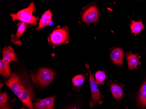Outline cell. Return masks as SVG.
<instances>
[{"mask_svg": "<svg viewBox=\"0 0 146 109\" xmlns=\"http://www.w3.org/2000/svg\"><path fill=\"white\" fill-rule=\"evenodd\" d=\"M28 78L24 75L14 73L5 84L29 109H34L32 102L34 97V92L32 83Z\"/></svg>", "mask_w": 146, "mask_h": 109, "instance_id": "obj_1", "label": "cell"}, {"mask_svg": "<svg viewBox=\"0 0 146 109\" xmlns=\"http://www.w3.org/2000/svg\"><path fill=\"white\" fill-rule=\"evenodd\" d=\"M36 10V5L33 2L30 3L27 8L19 11L16 14H11V16L13 21L19 20L22 22L29 24L32 25L37 24L39 18L33 15V13Z\"/></svg>", "mask_w": 146, "mask_h": 109, "instance_id": "obj_2", "label": "cell"}, {"mask_svg": "<svg viewBox=\"0 0 146 109\" xmlns=\"http://www.w3.org/2000/svg\"><path fill=\"white\" fill-rule=\"evenodd\" d=\"M55 77V73L50 69L41 68L37 72L31 75L33 82L42 87H46L51 83Z\"/></svg>", "mask_w": 146, "mask_h": 109, "instance_id": "obj_3", "label": "cell"}, {"mask_svg": "<svg viewBox=\"0 0 146 109\" xmlns=\"http://www.w3.org/2000/svg\"><path fill=\"white\" fill-rule=\"evenodd\" d=\"M69 33L68 27L56 28L52 31L48 38L49 44L56 46L62 44H67L69 41Z\"/></svg>", "mask_w": 146, "mask_h": 109, "instance_id": "obj_4", "label": "cell"}, {"mask_svg": "<svg viewBox=\"0 0 146 109\" xmlns=\"http://www.w3.org/2000/svg\"><path fill=\"white\" fill-rule=\"evenodd\" d=\"M85 65L89 73V82L92 97V100L90 102V106H92L97 102H99L100 104H101L102 98L101 94L98 89V85L94 77L91 73V71L89 70V65L87 64H85Z\"/></svg>", "mask_w": 146, "mask_h": 109, "instance_id": "obj_5", "label": "cell"}, {"mask_svg": "<svg viewBox=\"0 0 146 109\" xmlns=\"http://www.w3.org/2000/svg\"><path fill=\"white\" fill-rule=\"evenodd\" d=\"M99 13L96 6H92L88 8L83 14L82 19L87 23H95L98 19Z\"/></svg>", "mask_w": 146, "mask_h": 109, "instance_id": "obj_6", "label": "cell"}, {"mask_svg": "<svg viewBox=\"0 0 146 109\" xmlns=\"http://www.w3.org/2000/svg\"><path fill=\"white\" fill-rule=\"evenodd\" d=\"M55 96L39 100L34 104L36 109H54Z\"/></svg>", "mask_w": 146, "mask_h": 109, "instance_id": "obj_7", "label": "cell"}, {"mask_svg": "<svg viewBox=\"0 0 146 109\" xmlns=\"http://www.w3.org/2000/svg\"><path fill=\"white\" fill-rule=\"evenodd\" d=\"M3 60L5 63H9L12 61H17L18 58L14 49L12 47L9 46L5 47L2 50Z\"/></svg>", "mask_w": 146, "mask_h": 109, "instance_id": "obj_8", "label": "cell"}, {"mask_svg": "<svg viewBox=\"0 0 146 109\" xmlns=\"http://www.w3.org/2000/svg\"><path fill=\"white\" fill-rule=\"evenodd\" d=\"M28 25L25 23H19L18 25V28L15 35L11 36V41L15 45L21 46L22 42L20 40V38L26 30Z\"/></svg>", "mask_w": 146, "mask_h": 109, "instance_id": "obj_9", "label": "cell"}, {"mask_svg": "<svg viewBox=\"0 0 146 109\" xmlns=\"http://www.w3.org/2000/svg\"><path fill=\"white\" fill-rule=\"evenodd\" d=\"M111 59L114 63L121 65L123 63L124 59V53L123 50L119 48L114 49L111 54Z\"/></svg>", "mask_w": 146, "mask_h": 109, "instance_id": "obj_10", "label": "cell"}, {"mask_svg": "<svg viewBox=\"0 0 146 109\" xmlns=\"http://www.w3.org/2000/svg\"><path fill=\"white\" fill-rule=\"evenodd\" d=\"M52 15L50 10H48L44 12L41 17L39 22V25L36 28L37 30H40L47 26L52 21Z\"/></svg>", "mask_w": 146, "mask_h": 109, "instance_id": "obj_11", "label": "cell"}, {"mask_svg": "<svg viewBox=\"0 0 146 109\" xmlns=\"http://www.w3.org/2000/svg\"><path fill=\"white\" fill-rule=\"evenodd\" d=\"M141 57L139 56L138 54L128 53L127 54L128 65L129 69H133L137 68L139 64H141L139 61Z\"/></svg>", "mask_w": 146, "mask_h": 109, "instance_id": "obj_12", "label": "cell"}, {"mask_svg": "<svg viewBox=\"0 0 146 109\" xmlns=\"http://www.w3.org/2000/svg\"><path fill=\"white\" fill-rule=\"evenodd\" d=\"M138 103L142 108H146V81L140 89L138 97Z\"/></svg>", "mask_w": 146, "mask_h": 109, "instance_id": "obj_13", "label": "cell"}, {"mask_svg": "<svg viewBox=\"0 0 146 109\" xmlns=\"http://www.w3.org/2000/svg\"><path fill=\"white\" fill-rule=\"evenodd\" d=\"M0 74L6 78L11 77L12 75L10 63L1 59L0 60Z\"/></svg>", "mask_w": 146, "mask_h": 109, "instance_id": "obj_14", "label": "cell"}, {"mask_svg": "<svg viewBox=\"0 0 146 109\" xmlns=\"http://www.w3.org/2000/svg\"><path fill=\"white\" fill-rule=\"evenodd\" d=\"M110 90L113 96L117 100L121 99L123 96V89L118 84L111 83L110 85Z\"/></svg>", "mask_w": 146, "mask_h": 109, "instance_id": "obj_15", "label": "cell"}, {"mask_svg": "<svg viewBox=\"0 0 146 109\" xmlns=\"http://www.w3.org/2000/svg\"><path fill=\"white\" fill-rule=\"evenodd\" d=\"M130 28L132 33L137 35L144 29V25L141 21H133L130 24Z\"/></svg>", "mask_w": 146, "mask_h": 109, "instance_id": "obj_16", "label": "cell"}, {"mask_svg": "<svg viewBox=\"0 0 146 109\" xmlns=\"http://www.w3.org/2000/svg\"><path fill=\"white\" fill-rule=\"evenodd\" d=\"M84 81V77L82 75H78L73 78L72 82L75 87H79L83 84Z\"/></svg>", "mask_w": 146, "mask_h": 109, "instance_id": "obj_17", "label": "cell"}, {"mask_svg": "<svg viewBox=\"0 0 146 109\" xmlns=\"http://www.w3.org/2000/svg\"><path fill=\"white\" fill-rule=\"evenodd\" d=\"M96 82L98 85L104 83L106 79V73L102 71H98L95 74Z\"/></svg>", "mask_w": 146, "mask_h": 109, "instance_id": "obj_18", "label": "cell"}, {"mask_svg": "<svg viewBox=\"0 0 146 109\" xmlns=\"http://www.w3.org/2000/svg\"><path fill=\"white\" fill-rule=\"evenodd\" d=\"M9 95L7 92H2L0 94V106L1 107H4L8 104L9 101Z\"/></svg>", "mask_w": 146, "mask_h": 109, "instance_id": "obj_19", "label": "cell"}, {"mask_svg": "<svg viewBox=\"0 0 146 109\" xmlns=\"http://www.w3.org/2000/svg\"><path fill=\"white\" fill-rule=\"evenodd\" d=\"M10 105L9 104H8L4 107H1V109H10Z\"/></svg>", "mask_w": 146, "mask_h": 109, "instance_id": "obj_20", "label": "cell"}, {"mask_svg": "<svg viewBox=\"0 0 146 109\" xmlns=\"http://www.w3.org/2000/svg\"><path fill=\"white\" fill-rule=\"evenodd\" d=\"M70 109H77V108H72Z\"/></svg>", "mask_w": 146, "mask_h": 109, "instance_id": "obj_21", "label": "cell"}, {"mask_svg": "<svg viewBox=\"0 0 146 109\" xmlns=\"http://www.w3.org/2000/svg\"><path fill=\"white\" fill-rule=\"evenodd\" d=\"M24 109V108H22V109Z\"/></svg>", "mask_w": 146, "mask_h": 109, "instance_id": "obj_22", "label": "cell"}]
</instances>
